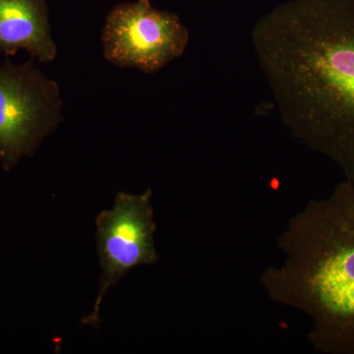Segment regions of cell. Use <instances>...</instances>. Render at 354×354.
Returning a JSON list of instances; mask_svg holds the SVG:
<instances>
[{
  "mask_svg": "<svg viewBox=\"0 0 354 354\" xmlns=\"http://www.w3.org/2000/svg\"><path fill=\"white\" fill-rule=\"evenodd\" d=\"M252 43L283 124L354 184V0H292Z\"/></svg>",
  "mask_w": 354,
  "mask_h": 354,
  "instance_id": "cell-1",
  "label": "cell"
},
{
  "mask_svg": "<svg viewBox=\"0 0 354 354\" xmlns=\"http://www.w3.org/2000/svg\"><path fill=\"white\" fill-rule=\"evenodd\" d=\"M283 261L260 278L268 297L310 320L312 348L354 354V184L307 203L279 234Z\"/></svg>",
  "mask_w": 354,
  "mask_h": 354,
  "instance_id": "cell-2",
  "label": "cell"
},
{
  "mask_svg": "<svg viewBox=\"0 0 354 354\" xmlns=\"http://www.w3.org/2000/svg\"><path fill=\"white\" fill-rule=\"evenodd\" d=\"M58 84L35 65V59L0 65V167L11 171L32 157L41 142L64 121Z\"/></svg>",
  "mask_w": 354,
  "mask_h": 354,
  "instance_id": "cell-3",
  "label": "cell"
},
{
  "mask_svg": "<svg viewBox=\"0 0 354 354\" xmlns=\"http://www.w3.org/2000/svg\"><path fill=\"white\" fill-rule=\"evenodd\" d=\"M152 196L150 189L142 194L118 192L113 208L104 209L95 218L102 276L94 308L83 319L84 325L101 323L100 309L111 286L134 268L158 263Z\"/></svg>",
  "mask_w": 354,
  "mask_h": 354,
  "instance_id": "cell-4",
  "label": "cell"
},
{
  "mask_svg": "<svg viewBox=\"0 0 354 354\" xmlns=\"http://www.w3.org/2000/svg\"><path fill=\"white\" fill-rule=\"evenodd\" d=\"M189 38L176 14L153 8L150 0H138L118 4L109 12L102 30V51L115 66L152 74L180 57Z\"/></svg>",
  "mask_w": 354,
  "mask_h": 354,
  "instance_id": "cell-5",
  "label": "cell"
},
{
  "mask_svg": "<svg viewBox=\"0 0 354 354\" xmlns=\"http://www.w3.org/2000/svg\"><path fill=\"white\" fill-rule=\"evenodd\" d=\"M20 50L41 64L57 57L46 0H0V53L10 57Z\"/></svg>",
  "mask_w": 354,
  "mask_h": 354,
  "instance_id": "cell-6",
  "label": "cell"
},
{
  "mask_svg": "<svg viewBox=\"0 0 354 354\" xmlns=\"http://www.w3.org/2000/svg\"><path fill=\"white\" fill-rule=\"evenodd\" d=\"M208 1H209V0H208Z\"/></svg>",
  "mask_w": 354,
  "mask_h": 354,
  "instance_id": "cell-7",
  "label": "cell"
}]
</instances>
